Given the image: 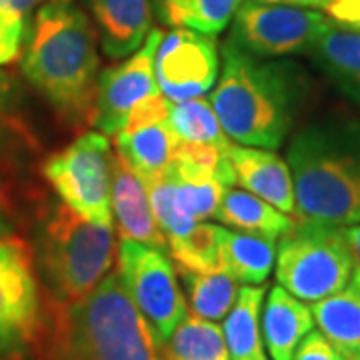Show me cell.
Segmentation results:
<instances>
[{
    "label": "cell",
    "mask_w": 360,
    "mask_h": 360,
    "mask_svg": "<svg viewBox=\"0 0 360 360\" xmlns=\"http://www.w3.org/2000/svg\"><path fill=\"white\" fill-rule=\"evenodd\" d=\"M186 284L188 302L194 316L206 321H222L238 298V281L226 270H210V272H193L179 270Z\"/></svg>",
    "instance_id": "603a6c76"
},
{
    "label": "cell",
    "mask_w": 360,
    "mask_h": 360,
    "mask_svg": "<svg viewBox=\"0 0 360 360\" xmlns=\"http://www.w3.org/2000/svg\"><path fill=\"white\" fill-rule=\"evenodd\" d=\"M168 252L174 260L176 270H193V272L219 270L217 224L198 222L184 236L168 240Z\"/></svg>",
    "instance_id": "4316f807"
},
{
    "label": "cell",
    "mask_w": 360,
    "mask_h": 360,
    "mask_svg": "<svg viewBox=\"0 0 360 360\" xmlns=\"http://www.w3.org/2000/svg\"><path fill=\"white\" fill-rule=\"evenodd\" d=\"M25 20L0 13V66L13 63L20 54L22 39L26 34Z\"/></svg>",
    "instance_id": "f1b7e54d"
},
{
    "label": "cell",
    "mask_w": 360,
    "mask_h": 360,
    "mask_svg": "<svg viewBox=\"0 0 360 360\" xmlns=\"http://www.w3.org/2000/svg\"><path fill=\"white\" fill-rule=\"evenodd\" d=\"M220 269L243 284H262L276 262V240L264 234L217 226Z\"/></svg>",
    "instance_id": "d6986e66"
},
{
    "label": "cell",
    "mask_w": 360,
    "mask_h": 360,
    "mask_svg": "<svg viewBox=\"0 0 360 360\" xmlns=\"http://www.w3.org/2000/svg\"><path fill=\"white\" fill-rule=\"evenodd\" d=\"M115 148L142 180L160 176L172 162L179 136L168 118L115 134Z\"/></svg>",
    "instance_id": "ac0fdd59"
},
{
    "label": "cell",
    "mask_w": 360,
    "mask_h": 360,
    "mask_svg": "<svg viewBox=\"0 0 360 360\" xmlns=\"http://www.w3.org/2000/svg\"><path fill=\"white\" fill-rule=\"evenodd\" d=\"M165 360H231L222 326L186 314L165 342Z\"/></svg>",
    "instance_id": "cb8c5ba5"
},
{
    "label": "cell",
    "mask_w": 360,
    "mask_h": 360,
    "mask_svg": "<svg viewBox=\"0 0 360 360\" xmlns=\"http://www.w3.org/2000/svg\"><path fill=\"white\" fill-rule=\"evenodd\" d=\"M116 272L136 309L153 326L158 342L165 345L188 314L176 270L167 252L120 238Z\"/></svg>",
    "instance_id": "ba28073f"
},
{
    "label": "cell",
    "mask_w": 360,
    "mask_h": 360,
    "mask_svg": "<svg viewBox=\"0 0 360 360\" xmlns=\"http://www.w3.org/2000/svg\"><path fill=\"white\" fill-rule=\"evenodd\" d=\"M330 2H333V0H310V4H312L314 11H324Z\"/></svg>",
    "instance_id": "e575fe53"
},
{
    "label": "cell",
    "mask_w": 360,
    "mask_h": 360,
    "mask_svg": "<svg viewBox=\"0 0 360 360\" xmlns=\"http://www.w3.org/2000/svg\"><path fill=\"white\" fill-rule=\"evenodd\" d=\"M356 266L347 226L296 219L276 245V283L309 304L340 290Z\"/></svg>",
    "instance_id": "8992f818"
},
{
    "label": "cell",
    "mask_w": 360,
    "mask_h": 360,
    "mask_svg": "<svg viewBox=\"0 0 360 360\" xmlns=\"http://www.w3.org/2000/svg\"><path fill=\"white\" fill-rule=\"evenodd\" d=\"M214 219L232 231L264 234L274 240H281V236L290 231L296 222V219L281 212L266 200L258 198L257 194L238 191L234 186H226Z\"/></svg>",
    "instance_id": "44dd1931"
},
{
    "label": "cell",
    "mask_w": 360,
    "mask_h": 360,
    "mask_svg": "<svg viewBox=\"0 0 360 360\" xmlns=\"http://www.w3.org/2000/svg\"><path fill=\"white\" fill-rule=\"evenodd\" d=\"M243 0H162V14L170 25L202 34H219L231 25Z\"/></svg>",
    "instance_id": "484cf974"
},
{
    "label": "cell",
    "mask_w": 360,
    "mask_h": 360,
    "mask_svg": "<svg viewBox=\"0 0 360 360\" xmlns=\"http://www.w3.org/2000/svg\"><path fill=\"white\" fill-rule=\"evenodd\" d=\"M314 324L347 360H360V266L335 295L310 304Z\"/></svg>",
    "instance_id": "e0dca14e"
},
{
    "label": "cell",
    "mask_w": 360,
    "mask_h": 360,
    "mask_svg": "<svg viewBox=\"0 0 360 360\" xmlns=\"http://www.w3.org/2000/svg\"><path fill=\"white\" fill-rule=\"evenodd\" d=\"M226 155L238 184H243L248 193L257 194L258 198L266 200L284 214L298 219L295 182L284 158L274 155L269 148L243 146L236 142H231Z\"/></svg>",
    "instance_id": "4fadbf2b"
},
{
    "label": "cell",
    "mask_w": 360,
    "mask_h": 360,
    "mask_svg": "<svg viewBox=\"0 0 360 360\" xmlns=\"http://www.w3.org/2000/svg\"><path fill=\"white\" fill-rule=\"evenodd\" d=\"M6 231H8V224H6V219H4L2 210H0V238H4Z\"/></svg>",
    "instance_id": "d590c367"
},
{
    "label": "cell",
    "mask_w": 360,
    "mask_h": 360,
    "mask_svg": "<svg viewBox=\"0 0 360 360\" xmlns=\"http://www.w3.org/2000/svg\"><path fill=\"white\" fill-rule=\"evenodd\" d=\"M264 302V288L245 284L231 312L224 316L222 333L231 360H269L260 330V309Z\"/></svg>",
    "instance_id": "7402d4cb"
},
{
    "label": "cell",
    "mask_w": 360,
    "mask_h": 360,
    "mask_svg": "<svg viewBox=\"0 0 360 360\" xmlns=\"http://www.w3.org/2000/svg\"><path fill=\"white\" fill-rule=\"evenodd\" d=\"M22 72L72 127L92 124L101 56L86 13L70 0H46L32 18Z\"/></svg>",
    "instance_id": "6da1fadb"
},
{
    "label": "cell",
    "mask_w": 360,
    "mask_h": 360,
    "mask_svg": "<svg viewBox=\"0 0 360 360\" xmlns=\"http://www.w3.org/2000/svg\"><path fill=\"white\" fill-rule=\"evenodd\" d=\"M40 342L42 360H162L153 326L116 270L82 300L51 304Z\"/></svg>",
    "instance_id": "3957f363"
},
{
    "label": "cell",
    "mask_w": 360,
    "mask_h": 360,
    "mask_svg": "<svg viewBox=\"0 0 360 360\" xmlns=\"http://www.w3.org/2000/svg\"><path fill=\"white\" fill-rule=\"evenodd\" d=\"M324 11L335 25L360 32V0H333Z\"/></svg>",
    "instance_id": "4dcf8cb0"
},
{
    "label": "cell",
    "mask_w": 360,
    "mask_h": 360,
    "mask_svg": "<svg viewBox=\"0 0 360 360\" xmlns=\"http://www.w3.org/2000/svg\"><path fill=\"white\" fill-rule=\"evenodd\" d=\"M310 304L292 296L283 286H272L260 319L262 342L270 360H292L298 345L314 330Z\"/></svg>",
    "instance_id": "2e32d148"
},
{
    "label": "cell",
    "mask_w": 360,
    "mask_h": 360,
    "mask_svg": "<svg viewBox=\"0 0 360 360\" xmlns=\"http://www.w3.org/2000/svg\"><path fill=\"white\" fill-rule=\"evenodd\" d=\"M155 77L170 103L205 96L219 78L217 40L191 28H176L158 42Z\"/></svg>",
    "instance_id": "7c38bea8"
},
{
    "label": "cell",
    "mask_w": 360,
    "mask_h": 360,
    "mask_svg": "<svg viewBox=\"0 0 360 360\" xmlns=\"http://www.w3.org/2000/svg\"><path fill=\"white\" fill-rule=\"evenodd\" d=\"M168 122L180 142L210 146L226 150L231 146L229 136L220 127L219 116L206 96H196L182 103H170Z\"/></svg>",
    "instance_id": "d4e9b609"
},
{
    "label": "cell",
    "mask_w": 360,
    "mask_h": 360,
    "mask_svg": "<svg viewBox=\"0 0 360 360\" xmlns=\"http://www.w3.org/2000/svg\"><path fill=\"white\" fill-rule=\"evenodd\" d=\"M112 224L80 217L63 202L51 210L39 240V269L51 304H72L89 296L115 264Z\"/></svg>",
    "instance_id": "5b68a950"
},
{
    "label": "cell",
    "mask_w": 360,
    "mask_h": 360,
    "mask_svg": "<svg viewBox=\"0 0 360 360\" xmlns=\"http://www.w3.org/2000/svg\"><path fill=\"white\" fill-rule=\"evenodd\" d=\"M18 86L11 72L0 68V153L14 136L22 134V124L18 118Z\"/></svg>",
    "instance_id": "83f0119b"
},
{
    "label": "cell",
    "mask_w": 360,
    "mask_h": 360,
    "mask_svg": "<svg viewBox=\"0 0 360 360\" xmlns=\"http://www.w3.org/2000/svg\"><path fill=\"white\" fill-rule=\"evenodd\" d=\"M162 32L153 28L144 44L122 63L101 70L92 124L106 136L127 129L130 116L141 106L165 96L155 77V54Z\"/></svg>",
    "instance_id": "8fae6325"
},
{
    "label": "cell",
    "mask_w": 360,
    "mask_h": 360,
    "mask_svg": "<svg viewBox=\"0 0 360 360\" xmlns=\"http://www.w3.org/2000/svg\"><path fill=\"white\" fill-rule=\"evenodd\" d=\"M309 54L348 98L360 104V32L328 22Z\"/></svg>",
    "instance_id": "ffe728a7"
},
{
    "label": "cell",
    "mask_w": 360,
    "mask_h": 360,
    "mask_svg": "<svg viewBox=\"0 0 360 360\" xmlns=\"http://www.w3.org/2000/svg\"><path fill=\"white\" fill-rule=\"evenodd\" d=\"M255 2H260V4H292V6H307V8H312L310 0H255Z\"/></svg>",
    "instance_id": "836d02e7"
},
{
    "label": "cell",
    "mask_w": 360,
    "mask_h": 360,
    "mask_svg": "<svg viewBox=\"0 0 360 360\" xmlns=\"http://www.w3.org/2000/svg\"><path fill=\"white\" fill-rule=\"evenodd\" d=\"M328 22L314 8L246 0L234 14L229 40L257 58H276L309 52Z\"/></svg>",
    "instance_id": "30bf717a"
},
{
    "label": "cell",
    "mask_w": 360,
    "mask_h": 360,
    "mask_svg": "<svg viewBox=\"0 0 360 360\" xmlns=\"http://www.w3.org/2000/svg\"><path fill=\"white\" fill-rule=\"evenodd\" d=\"M210 104L229 141L243 146L278 148L302 103V80L290 63H266L231 40L222 46V68Z\"/></svg>",
    "instance_id": "7a4b0ae2"
},
{
    "label": "cell",
    "mask_w": 360,
    "mask_h": 360,
    "mask_svg": "<svg viewBox=\"0 0 360 360\" xmlns=\"http://www.w3.org/2000/svg\"><path fill=\"white\" fill-rule=\"evenodd\" d=\"M40 288L30 248L0 238V360L25 356L44 335Z\"/></svg>",
    "instance_id": "9c48e42d"
},
{
    "label": "cell",
    "mask_w": 360,
    "mask_h": 360,
    "mask_svg": "<svg viewBox=\"0 0 360 360\" xmlns=\"http://www.w3.org/2000/svg\"><path fill=\"white\" fill-rule=\"evenodd\" d=\"M160 2H162V0H160Z\"/></svg>",
    "instance_id": "8d00e7d4"
},
{
    "label": "cell",
    "mask_w": 360,
    "mask_h": 360,
    "mask_svg": "<svg viewBox=\"0 0 360 360\" xmlns=\"http://www.w3.org/2000/svg\"><path fill=\"white\" fill-rule=\"evenodd\" d=\"M298 219L335 226L360 222V122L319 120L298 130L286 150Z\"/></svg>",
    "instance_id": "277c9868"
},
{
    "label": "cell",
    "mask_w": 360,
    "mask_h": 360,
    "mask_svg": "<svg viewBox=\"0 0 360 360\" xmlns=\"http://www.w3.org/2000/svg\"><path fill=\"white\" fill-rule=\"evenodd\" d=\"M347 234L350 245H352V250H354V257H356V262L360 266V222L354 224V226H347Z\"/></svg>",
    "instance_id": "d6a6232c"
},
{
    "label": "cell",
    "mask_w": 360,
    "mask_h": 360,
    "mask_svg": "<svg viewBox=\"0 0 360 360\" xmlns=\"http://www.w3.org/2000/svg\"><path fill=\"white\" fill-rule=\"evenodd\" d=\"M292 360H347L336 350L321 330H312L298 345Z\"/></svg>",
    "instance_id": "f546056e"
},
{
    "label": "cell",
    "mask_w": 360,
    "mask_h": 360,
    "mask_svg": "<svg viewBox=\"0 0 360 360\" xmlns=\"http://www.w3.org/2000/svg\"><path fill=\"white\" fill-rule=\"evenodd\" d=\"M112 217L120 238L168 252L167 236L155 219L146 184L118 153L112 155Z\"/></svg>",
    "instance_id": "5bb4252c"
},
{
    "label": "cell",
    "mask_w": 360,
    "mask_h": 360,
    "mask_svg": "<svg viewBox=\"0 0 360 360\" xmlns=\"http://www.w3.org/2000/svg\"><path fill=\"white\" fill-rule=\"evenodd\" d=\"M42 2L44 0H0V13L28 22V16L34 13V8Z\"/></svg>",
    "instance_id": "1f68e13d"
},
{
    "label": "cell",
    "mask_w": 360,
    "mask_h": 360,
    "mask_svg": "<svg viewBox=\"0 0 360 360\" xmlns=\"http://www.w3.org/2000/svg\"><path fill=\"white\" fill-rule=\"evenodd\" d=\"M112 150L108 136L80 134L44 162V176L68 208L80 217L112 224Z\"/></svg>",
    "instance_id": "52a82bcc"
},
{
    "label": "cell",
    "mask_w": 360,
    "mask_h": 360,
    "mask_svg": "<svg viewBox=\"0 0 360 360\" xmlns=\"http://www.w3.org/2000/svg\"><path fill=\"white\" fill-rule=\"evenodd\" d=\"M103 52L120 60L141 49L153 30L150 0H86Z\"/></svg>",
    "instance_id": "9a60e30c"
}]
</instances>
